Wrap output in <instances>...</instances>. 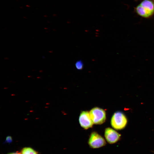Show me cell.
I'll return each mask as SVG.
<instances>
[{
	"mask_svg": "<svg viewBox=\"0 0 154 154\" xmlns=\"http://www.w3.org/2000/svg\"><path fill=\"white\" fill-rule=\"evenodd\" d=\"M104 136L108 143L113 144L119 140L121 135L114 129L110 128H107L105 130Z\"/></svg>",
	"mask_w": 154,
	"mask_h": 154,
	"instance_id": "cell-5",
	"label": "cell"
},
{
	"mask_svg": "<svg viewBox=\"0 0 154 154\" xmlns=\"http://www.w3.org/2000/svg\"><path fill=\"white\" fill-rule=\"evenodd\" d=\"M8 154H21V152H15V153H12Z\"/></svg>",
	"mask_w": 154,
	"mask_h": 154,
	"instance_id": "cell-10",
	"label": "cell"
},
{
	"mask_svg": "<svg viewBox=\"0 0 154 154\" xmlns=\"http://www.w3.org/2000/svg\"><path fill=\"white\" fill-rule=\"evenodd\" d=\"M21 154H38V152L30 147L23 148L21 152Z\"/></svg>",
	"mask_w": 154,
	"mask_h": 154,
	"instance_id": "cell-7",
	"label": "cell"
},
{
	"mask_svg": "<svg viewBox=\"0 0 154 154\" xmlns=\"http://www.w3.org/2000/svg\"><path fill=\"white\" fill-rule=\"evenodd\" d=\"M136 11L140 16L148 17L154 12V3L150 0H145L137 6Z\"/></svg>",
	"mask_w": 154,
	"mask_h": 154,
	"instance_id": "cell-1",
	"label": "cell"
},
{
	"mask_svg": "<svg viewBox=\"0 0 154 154\" xmlns=\"http://www.w3.org/2000/svg\"><path fill=\"white\" fill-rule=\"evenodd\" d=\"M12 137L8 135L6 137L5 142L10 143L12 142Z\"/></svg>",
	"mask_w": 154,
	"mask_h": 154,
	"instance_id": "cell-9",
	"label": "cell"
},
{
	"mask_svg": "<svg viewBox=\"0 0 154 154\" xmlns=\"http://www.w3.org/2000/svg\"><path fill=\"white\" fill-rule=\"evenodd\" d=\"M88 143L91 148L97 149L105 146L106 142L101 135L96 132H93L90 135Z\"/></svg>",
	"mask_w": 154,
	"mask_h": 154,
	"instance_id": "cell-3",
	"label": "cell"
},
{
	"mask_svg": "<svg viewBox=\"0 0 154 154\" xmlns=\"http://www.w3.org/2000/svg\"><path fill=\"white\" fill-rule=\"evenodd\" d=\"M76 68L78 70H82L83 68L84 64L83 62L81 60L77 61L75 64Z\"/></svg>",
	"mask_w": 154,
	"mask_h": 154,
	"instance_id": "cell-8",
	"label": "cell"
},
{
	"mask_svg": "<svg viewBox=\"0 0 154 154\" xmlns=\"http://www.w3.org/2000/svg\"><path fill=\"white\" fill-rule=\"evenodd\" d=\"M79 121L81 126L85 129L91 127L93 123L88 111H83L80 114Z\"/></svg>",
	"mask_w": 154,
	"mask_h": 154,
	"instance_id": "cell-6",
	"label": "cell"
},
{
	"mask_svg": "<svg viewBox=\"0 0 154 154\" xmlns=\"http://www.w3.org/2000/svg\"><path fill=\"white\" fill-rule=\"evenodd\" d=\"M91 118L94 123L100 124L104 123L106 119L105 112L103 109L95 107L90 111Z\"/></svg>",
	"mask_w": 154,
	"mask_h": 154,
	"instance_id": "cell-4",
	"label": "cell"
},
{
	"mask_svg": "<svg viewBox=\"0 0 154 154\" xmlns=\"http://www.w3.org/2000/svg\"><path fill=\"white\" fill-rule=\"evenodd\" d=\"M127 122V119L122 113L117 112L113 116L111 123L112 126L117 130H120L125 126Z\"/></svg>",
	"mask_w": 154,
	"mask_h": 154,
	"instance_id": "cell-2",
	"label": "cell"
},
{
	"mask_svg": "<svg viewBox=\"0 0 154 154\" xmlns=\"http://www.w3.org/2000/svg\"><path fill=\"white\" fill-rule=\"evenodd\" d=\"M153 153H154V151H153Z\"/></svg>",
	"mask_w": 154,
	"mask_h": 154,
	"instance_id": "cell-11",
	"label": "cell"
}]
</instances>
